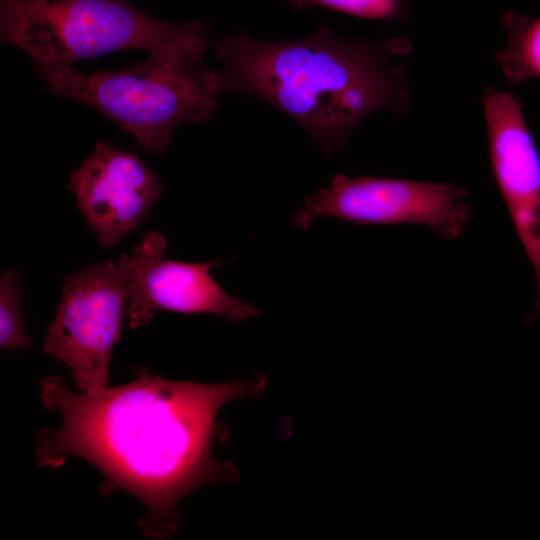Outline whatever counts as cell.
<instances>
[{
	"instance_id": "cell-1",
	"label": "cell",
	"mask_w": 540,
	"mask_h": 540,
	"mask_svg": "<svg viewBox=\"0 0 540 540\" xmlns=\"http://www.w3.org/2000/svg\"><path fill=\"white\" fill-rule=\"evenodd\" d=\"M266 386L263 375L203 384L145 372L88 394L72 390L61 377H46L40 398L60 423L35 434L36 463L57 468L70 456L84 459L102 473V491H125L144 506L138 520L144 536L170 538L185 496L238 479L233 465L214 454V443L226 433L218 412L230 401L261 396Z\"/></svg>"
},
{
	"instance_id": "cell-2",
	"label": "cell",
	"mask_w": 540,
	"mask_h": 540,
	"mask_svg": "<svg viewBox=\"0 0 540 540\" xmlns=\"http://www.w3.org/2000/svg\"><path fill=\"white\" fill-rule=\"evenodd\" d=\"M412 49L403 37L346 40L326 24L291 41H263L236 31L213 44L223 63L222 92L257 97L282 111L308 132L325 158L344 147L369 115L407 113V67L395 59Z\"/></svg>"
},
{
	"instance_id": "cell-3",
	"label": "cell",
	"mask_w": 540,
	"mask_h": 540,
	"mask_svg": "<svg viewBox=\"0 0 540 540\" xmlns=\"http://www.w3.org/2000/svg\"><path fill=\"white\" fill-rule=\"evenodd\" d=\"M207 31L206 27L119 71L86 75L64 66L39 72L51 94L98 110L133 135L144 150L163 154L177 127L210 119L222 93L219 72L202 60Z\"/></svg>"
},
{
	"instance_id": "cell-4",
	"label": "cell",
	"mask_w": 540,
	"mask_h": 540,
	"mask_svg": "<svg viewBox=\"0 0 540 540\" xmlns=\"http://www.w3.org/2000/svg\"><path fill=\"white\" fill-rule=\"evenodd\" d=\"M206 25L153 18L130 0H0L1 41L26 52L38 70L107 53H159Z\"/></svg>"
},
{
	"instance_id": "cell-5",
	"label": "cell",
	"mask_w": 540,
	"mask_h": 540,
	"mask_svg": "<svg viewBox=\"0 0 540 540\" xmlns=\"http://www.w3.org/2000/svg\"><path fill=\"white\" fill-rule=\"evenodd\" d=\"M43 354L63 363L88 394L107 388L109 363L128 317V284L118 262L105 261L67 276Z\"/></svg>"
},
{
	"instance_id": "cell-6",
	"label": "cell",
	"mask_w": 540,
	"mask_h": 540,
	"mask_svg": "<svg viewBox=\"0 0 540 540\" xmlns=\"http://www.w3.org/2000/svg\"><path fill=\"white\" fill-rule=\"evenodd\" d=\"M466 197L467 191L453 184L337 175L305 198L292 224L305 230L316 219L331 216L358 225H425L440 238L453 240L470 220Z\"/></svg>"
},
{
	"instance_id": "cell-7",
	"label": "cell",
	"mask_w": 540,
	"mask_h": 540,
	"mask_svg": "<svg viewBox=\"0 0 540 540\" xmlns=\"http://www.w3.org/2000/svg\"><path fill=\"white\" fill-rule=\"evenodd\" d=\"M165 236L143 235L131 253L117 261L128 284L129 327L146 326L156 311L184 314L210 313L237 322L255 316L258 309L228 295L210 270L222 262L189 263L164 257Z\"/></svg>"
},
{
	"instance_id": "cell-8",
	"label": "cell",
	"mask_w": 540,
	"mask_h": 540,
	"mask_svg": "<svg viewBox=\"0 0 540 540\" xmlns=\"http://www.w3.org/2000/svg\"><path fill=\"white\" fill-rule=\"evenodd\" d=\"M483 111L492 174L534 269L537 296L526 317L532 324L540 320V150L515 95L488 86Z\"/></svg>"
},
{
	"instance_id": "cell-9",
	"label": "cell",
	"mask_w": 540,
	"mask_h": 540,
	"mask_svg": "<svg viewBox=\"0 0 540 540\" xmlns=\"http://www.w3.org/2000/svg\"><path fill=\"white\" fill-rule=\"evenodd\" d=\"M163 188L141 158L106 141H99L69 177L80 211L100 246L107 249L141 224Z\"/></svg>"
},
{
	"instance_id": "cell-10",
	"label": "cell",
	"mask_w": 540,
	"mask_h": 540,
	"mask_svg": "<svg viewBox=\"0 0 540 540\" xmlns=\"http://www.w3.org/2000/svg\"><path fill=\"white\" fill-rule=\"evenodd\" d=\"M500 22L507 39L505 47L496 53L495 61L508 82L540 81V17L530 18L508 11Z\"/></svg>"
},
{
	"instance_id": "cell-11",
	"label": "cell",
	"mask_w": 540,
	"mask_h": 540,
	"mask_svg": "<svg viewBox=\"0 0 540 540\" xmlns=\"http://www.w3.org/2000/svg\"><path fill=\"white\" fill-rule=\"evenodd\" d=\"M0 346L11 351L27 350L31 340L25 331L18 273L8 269L0 279Z\"/></svg>"
},
{
	"instance_id": "cell-12",
	"label": "cell",
	"mask_w": 540,
	"mask_h": 540,
	"mask_svg": "<svg viewBox=\"0 0 540 540\" xmlns=\"http://www.w3.org/2000/svg\"><path fill=\"white\" fill-rule=\"evenodd\" d=\"M295 10L322 6L348 15L393 22L405 19L409 5L405 0H284Z\"/></svg>"
}]
</instances>
